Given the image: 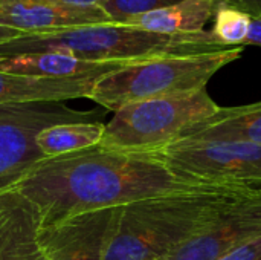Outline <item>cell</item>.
<instances>
[{
    "label": "cell",
    "mask_w": 261,
    "mask_h": 260,
    "mask_svg": "<svg viewBox=\"0 0 261 260\" xmlns=\"http://www.w3.org/2000/svg\"><path fill=\"white\" fill-rule=\"evenodd\" d=\"M213 185L168 166L156 152H124L101 146L46 158L12 188L35 204L43 227L64 218Z\"/></svg>",
    "instance_id": "1"
},
{
    "label": "cell",
    "mask_w": 261,
    "mask_h": 260,
    "mask_svg": "<svg viewBox=\"0 0 261 260\" xmlns=\"http://www.w3.org/2000/svg\"><path fill=\"white\" fill-rule=\"evenodd\" d=\"M248 190L213 185L119 207L104 260H165Z\"/></svg>",
    "instance_id": "2"
},
{
    "label": "cell",
    "mask_w": 261,
    "mask_h": 260,
    "mask_svg": "<svg viewBox=\"0 0 261 260\" xmlns=\"http://www.w3.org/2000/svg\"><path fill=\"white\" fill-rule=\"evenodd\" d=\"M174 35L135 25L99 23L40 34H21L0 44V57L57 52L90 61L139 63L176 54Z\"/></svg>",
    "instance_id": "3"
},
{
    "label": "cell",
    "mask_w": 261,
    "mask_h": 260,
    "mask_svg": "<svg viewBox=\"0 0 261 260\" xmlns=\"http://www.w3.org/2000/svg\"><path fill=\"white\" fill-rule=\"evenodd\" d=\"M243 48L222 52L174 55L139 61L107 74L95 84L89 100L107 110L179 93L206 89L208 81L225 66L240 58Z\"/></svg>",
    "instance_id": "4"
},
{
    "label": "cell",
    "mask_w": 261,
    "mask_h": 260,
    "mask_svg": "<svg viewBox=\"0 0 261 260\" xmlns=\"http://www.w3.org/2000/svg\"><path fill=\"white\" fill-rule=\"evenodd\" d=\"M219 107L206 89L132 103L113 113L99 146L124 152H156L180 139Z\"/></svg>",
    "instance_id": "5"
},
{
    "label": "cell",
    "mask_w": 261,
    "mask_h": 260,
    "mask_svg": "<svg viewBox=\"0 0 261 260\" xmlns=\"http://www.w3.org/2000/svg\"><path fill=\"white\" fill-rule=\"evenodd\" d=\"M95 110L83 112L61 101L0 104V192L12 188L43 159L35 144L47 127L67 123L99 121Z\"/></svg>",
    "instance_id": "6"
},
{
    "label": "cell",
    "mask_w": 261,
    "mask_h": 260,
    "mask_svg": "<svg viewBox=\"0 0 261 260\" xmlns=\"http://www.w3.org/2000/svg\"><path fill=\"white\" fill-rule=\"evenodd\" d=\"M156 153L174 170L208 184L260 188L261 146L249 143L177 139Z\"/></svg>",
    "instance_id": "7"
},
{
    "label": "cell",
    "mask_w": 261,
    "mask_h": 260,
    "mask_svg": "<svg viewBox=\"0 0 261 260\" xmlns=\"http://www.w3.org/2000/svg\"><path fill=\"white\" fill-rule=\"evenodd\" d=\"M261 236V187L231 201L200 233L165 260H216Z\"/></svg>",
    "instance_id": "8"
},
{
    "label": "cell",
    "mask_w": 261,
    "mask_h": 260,
    "mask_svg": "<svg viewBox=\"0 0 261 260\" xmlns=\"http://www.w3.org/2000/svg\"><path fill=\"white\" fill-rule=\"evenodd\" d=\"M118 208L78 213L41 227L38 244L44 260H104Z\"/></svg>",
    "instance_id": "9"
},
{
    "label": "cell",
    "mask_w": 261,
    "mask_h": 260,
    "mask_svg": "<svg viewBox=\"0 0 261 260\" xmlns=\"http://www.w3.org/2000/svg\"><path fill=\"white\" fill-rule=\"evenodd\" d=\"M3 25L20 34H40L66 28L110 23L98 6H66L28 0H0Z\"/></svg>",
    "instance_id": "10"
},
{
    "label": "cell",
    "mask_w": 261,
    "mask_h": 260,
    "mask_svg": "<svg viewBox=\"0 0 261 260\" xmlns=\"http://www.w3.org/2000/svg\"><path fill=\"white\" fill-rule=\"evenodd\" d=\"M41 227L35 204L14 188L0 192V260H44L38 244Z\"/></svg>",
    "instance_id": "11"
},
{
    "label": "cell",
    "mask_w": 261,
    "mask_h": 260,
    "mask_svg": "<svg viewBox=\"0 0 261 260\" xmlns=\"http://www.w3.org/2000/svg\"><path fill=\"white\" fill-rule=\"evenodd\" d=\"M127 61H90L81 60L66 54L40 52L24 54L14 57H0V70L40 77V78H58V80H101L107 74L122 69Z\"/></svg>",
    "instance_id": "12"
},
{
    "label": "cell",
    "mask_w": 261,
    "mask_h": 260,
    "mask_svg": "<svg viewBox=\"0 0 261 260\" xmlns=\"http://www.w3.org/2000/svg\"><path fill=\"white\" fill-rule=\"evenodd\" d=\"M96 80H58L0 70V104L90 98Z\"/></svg>",
    "instance_id": "13"
},
{
    "label": "cell",
    "mask_w": 261,
    "mask_h": 260,
    "mask_svg": "<svg viewBox=\"0 0 261 260\" xmlns=\"http://www.w3.org/2000/svg\"><path fill=\"white\" fill-rule=\"evenodd\" d=\"M229 141L261 146V101L219 107V110L202 123L193 126L180 139Z\"/></svg>",
    "instance_id": "14"
},
{
    "label": "cell",
    "mask_w": 261,
    "mask_h": 260,
    "mask_svg": "<svg viewBox=\"0 0 261 260\" xmlns=\"http://www.w3.org/2000/svg\"><path fill=\"white\" fill-rule=\"evenodd\" d=\"M223 0H180L136 18L132 25L161 34H196L205 31Z\"/></svg>",
    "instance_id": "15"
},
{
    "label": "cell",
    "mask_w": 261,
    "mask_h": 260,
    "mask_svg": "<svg viewBox=\"0 0 261 260\" xmlns=\"http://www.w3.org/2000/svg\"><path fill=\"white\" fill-rule=\"evenodd\" d=\"M104 127L101 121L57 124L41 130L35 144L44 158H57L99 146Z\"/></svg>",
    "instance_id": "16"
},
{
    "label": "cell",
    "mask_w": 261,
    "mask_h": 260,
    "mask_svg": "<svg viewBox=\"0 0 261 260\" xmlns=\"http://www.w3.org/2000/svg\"><path fill=\"white\" fill-rule=\"evenodd\" d=\"M252 17L222 2L214 15V35L228 48H245Z\"/></svg>",
    "instance_id": "17"
},
{
    "label": "cell",
    "mask_w": 261,
    "mask_h": 260,
    "mask_svg": "<svg viewBox=\"0 0 261 260\" xmlns=\"http://www.w3.org/2000/svg\"><path fill=\"white\" fill-rule=\"evenodd\" d=\"M176 2L180 0H99V8L106 12L110 23L132 25L136 18Z\"/></svg>",
    "instance_id": "18"
},
{
    "label": "cell",
    "mask_w": 261,
    "mask_h": 260,
    "mask_svg": "<svg viewBox=\"0 0 261 260\" xmlns=\"http://www.w3.org/2000/svg\"><path fill=\"white\" fill-rule=\"evenodd\" d=\"M216 260H261V236Z\"/></svg>",
    "instance_id": "19"
},
{
    "label": "cell",
    "mask_w": 261,
    "mask_h": 260,
    "mask_svg": "<svg viewBox=\"0 0 261 260\" xmlns=\"http://www.w3.org/2000/svg\"><path fill=\"white\" fill-rule=\"evenodd\" d=\"M226 5L237 8L251 17H258L261 15V0H223Z\"/></svg>",
    "instance_id": "20"
},
{
    "label": "cell",
    "mask_w": 261,
    "mask_h": 260,
    "mask_svg": "<svg viewBox=\"0 0 261 260\" xmlns=\"http://www.w3.org/2000/svg\"><path fill=\"white\" fill-rule=\"evenodd\" d=\"M246 46H261V15L252 17L251 31L246 40Z\"/></svg>",
    "instance_id": "21"
},
{
    "label": "cell",
    "mask_w": 261,
    "mask_h": 260,
    "mask_svg": "<svg viewBox=\"0 0 261 260\" xmlns=\"http://www.w3.org/2000/svg\"><path fill=\"white\" fill-rule=\"evenodd\" d=\"M28 2L54 3V5H66V6H98L99 5V0H28Z\"/></svg>",
    "instance_id": "22"
},
{
    "label": "cell",
    "mask_w": 261,
    "mask_h": 260,
    "mask_svg": "<svg viewBox=\"0 0 261 260\" xmlns=\"http://www.w3.org/2000/svg\"><path fill=\"white\" fill-rule=\"evenodd\" d=\"M18 35H21V34H20L18 31H15V29H12V28H9V26L3 25L2 17H0V44H3L5 41H8V40H11V38L18 37Z\"/></svg>",
    "instance_id": "23"
}]
</instances>
